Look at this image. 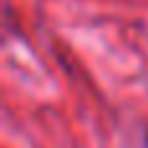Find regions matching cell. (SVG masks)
<instances>
[{"mask_svg":"<svg viewBox=\"0 0 148 148\" xmlns=\"http://www.w3.org/2000/svg\"><path fill=\"white\" fill-rule=\"evenodd\" d=\"M146 148H148V135H146Z\"/></svg>","mask_w":148,"mask_h":148,"instance_id":"obj_1","label":"cell"}]
</instances>
